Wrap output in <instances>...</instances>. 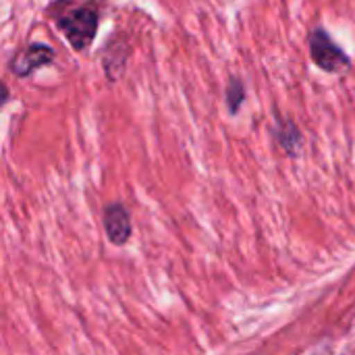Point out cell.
<instances>
[{
  "instance_id": "cell-1",
  "label": "cell",
  "mask_w": 355,
  "mask_h": 355,
  "mask_svg": "<svg viewBox=\"0 0 355 355\" xmlns=\"http://www.w3.org/2000/svg\"><path fill=\"white\" fill-rule=\"evenodd\" d=\"M48 12L73 50H87L96 40L100 23V10L96 2L77 4L71 0H56L52 6H48Z\"/></svg>"
},
{
  "instance_id": "cell-5",
  "label": "cell",
  "mask_w": 355,
  "mask_h": 355,
  "mask_svg": "<svg viewBox=\"0 0 355 355\" xmlns=\"http://www.w3.org/2000/svg\"><path fill=\"white\" fill-rule=\"evenodd\" d=\"M104 227H106L108 239L114 245L127 243V239L131 235V218L123 204H110L104 210Z\"/></svg>"
},
{
  "instance_id": "cell-6",
  "label": "cell",
  "mask_w": 355,
  "mask_h": 355,
  "mask_svg": "<svg viewBox=\"0 0 355 355\" xmlns=\"http://www.w3.org/2000/svg\"><path fill=\"white\" fill-rule=\"evenodd\" d=\"M127 58H129V46L125 42L121 44H108L102 56V64H104V73L110 81H116L125 67H127Z\"/></svg>"
},
{
  "instance_id": "cell-9",
  "label": "cell",
  "mask_w": 355,
  "mask_h": 355,
  "mask_svg": "<svg viewBox=\"0 0 355 355\" xmlns=\"http://www.w3.org/2000/svg\"><path fill=\"white\" fill-rule=\"evenodd\" d=\"M6 100H8V87L0 81V108L6 104Z\"/></svg>"
},
{
  "instance_id": "cell-4",
  "label": "cell",
  "mask_w": 355,
  "mask_h": 355,
  "mask_svg": "<svg viewBox=\"0 0 355 355\" xmlns=\"http://www.w3.org/2000/svg\"><path fill=\"white\" fill-rule=\"evenodd\" d=\"M275 141L277 146L291 158L300 156L304 150V135L302 129L297 127V123L293 119H285V116H277L275 129H272Z\"/></svg>"
},
{
  "instance_id": "cell-8",
  "label": "cell",
  "mask_w": 355,
  "mask_h": 355,
  "mask_svg": "<svg viewBox=\"0 0 355 355\" xmlns=\"http://www.w3.org/2000/svg\"><path fill=\"white\" fill-rule=\"evenodd\" d=\"M320 355H355V327L337 343H333L329 349H324V354Z\"/></svg>"
},
{
  "instance_id": "cell-2",
  "label": "cell",
  "mask_w": 355,
  "mask_h": 355,
  "mask_svg": "<svg viewBox=\"0 0 355 355\" xmlns=\"http://www.w3.org/2000/svg\"><path fill=\"white\" fill-rule=\"evenodd\" d=\"M308 52L312 62L324 73L343 75L352 69L349 54L341 48V44H337L327 27L318 25L308 33Z\"/></svg>"
},
{
  "instance_id": "cell-7",
  "label": "cell",
  "mask_w": 355,
  "mask_h": 355,
  "mask_svg": "<svg viewBox=\"0 0 355 355\" xmlns=\"http://www.w3.org/2000/svg\"><path fill=\"white\" fill-rule=\"evenodd\" d=\"M225 102H227V110L229 114H237L239 108L245 102V83L241 77H231L227 87H225Z\"/></svg>"
},
{
  "instance_id": "cell-3",
  "label": "cell",
  "mask_w": 355,
  "mask_h": 355,
  "mask_svg": "<svg viewBox=\"0 0 355 355\" xmlns=\"http://www.w3.org/2000/svg\"><path fill=\"white\" fill-rule=\"evenodd\" d=\"M54 48L48 44H29L25 50H21L12 60H10V73L25 79L33 75L35 71L48 67L54 62Z\"/></svg>"
}]
</instances>
